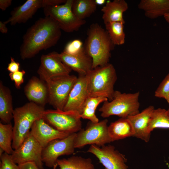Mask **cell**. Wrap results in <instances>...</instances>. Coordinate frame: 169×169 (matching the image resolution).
Returning <instances> with one entry per match:
<instances>
[{
	"instance_id": "d4e9b609",
	"label": "cell",
	"mask_w": 169,
	"mask_h": 169,
	"mask_svg": "<svg viewBox=\"0 0 169 169\" xmlns=\"http://www.w3.org/2000/svg\"><path fill=\"white\" fill-rule=\"evenodd\" d=\"M97 5L95 0H73L72 9L77 18L84 20L94 13Z\"/></svg>"
},
{
	"instance_id": "f35d334b",
	"label": "cell",
	"mask_w": 169,
	"mask_h": 169,
	"mask_svg": "<svg viewBox=\"0 0 169 169\" xmlns=\"http://www.w3.org/2000/svg\"><path fill=\"white\" fill-rule=\"evenodd\" d=\"M95 1L97 5L103 4L106 2L105 0H95Z\"/></svg>"
},
{
	"instance_id": "e0dca14e",
	"label": "cell",
	"mask_w": 169,
	"mask_h": 169,
	"mask_svg": "<svg viewBox=\"0 0 169 169\" xmlns=\"http://www.w3.org/2000/svg\"><path fill=\"white\" fill-rule=\"evenodd\" d=\"M40 8H43L42 0H27L22 5L15 7L10 13L11 16L3 22L11 25L26 23Z\"/></svg>"
},
{
	"instance_id": "60d3db41",
	"label": "cell",
	"mask_w": 169,
	"mask_h": 169,
	"mask_svg": "<svg viewBox=\"0 0 169 169\" xmlns=\"http://www.w3.org/2000/svg\"><path fill=\"white\" fill-rule=\"evenodd\" d=\"M167 101L168 103L169 104V96L168 100H167ZM167 112H168V114H169V108H168V110H167Z\"/></svg>"
},
{
	"instance_id": "7c38bea8",
	"label": "cell",
	"mask_w": 169,
	"mask_h": 169,
	"mask_svg": "<svg viewBox=\"0 0 169 169\" xmlns=\"http://www.w3.org/2000/svg\"><path fill=\"white\" fill-rule=\"evenodd\" d=\"M88 152L95 156L106 169H128L125 156L113 146L91 145Z\"/></svg>"
},
{
	"instance_id": "8fae6325",
	"label": "cell",
	"mask_w": 169,
	"mask_h": 169,
	"mask_svg": "<svg viewBox=\"0 0 169 169\" xmlns=\"http://www.w3.org/2000/svg\"><path fill=\"white\" fill-rule=\"evenodd\" d=\"M43 148L30 133L11 155L13 161L18 165L32 162L39 169H43L42 158Z\"/></svg>"
},
{
	"instance_id": "7a4b0ae2",
	"label": "cell",
	"mask_w": 169,
	"mask_h": 169,
	"mask_svg": "<svg viewBox=\"0 0 169 169\" xmlns=\"http://www.w3.org/2000/svg\"><path fill=\"white\" fill-rule=\"evenodd\" d=\"M87 35L84 47L86 54L92 60V69L109 63L114 45L106 30L97 23H92Z\"/></svg>"
},
{
	"instance_id": "4316f807",
	"label": "cell",
	"mask_w": 169,
	"mask_h": 169,
	"mask_svg": "<svg viewBox=\"0 0 169 169\" xmlns=\"http://www.w3.org/2000/svg\"><path fill=\"white\" fill-rule=\"evenodd\" d=\"M13 137V127L11 123H0V148L4 152L12 155L14 150L12 147Z\"/></svg>"
},
{
	"instance_id": "f1b7e54d",
	"label": "cell",
	"mask_w": 169,
	"mask_h": 169,
	"mask_svg": "<svg viewBox=\"0 0 169 169\" xmlns=\"http://www.w3.org/2000/svg\"><path fill=\"white\" fill-rule=\"evenodd\" d=\"M124 24L120 22H110L105 24V30L114 45H120L125 43V34L124 31Z\"/></svg>"
},
{
	"instance_id": "f546056e",
	"label": "cell",
	"mask_w": 169,
	"mask_h": 169,
	"mask_svg": "<svg viewBox=\"0 0 169 169\" xmlns=\"http://www.w3.org/2000/svg\"><path fill=\"white\" fill-rule=\"evenodd\" d=\"M63 52L73 55L85 53L82 42L79 39H75L69 42L65 46Z\"/></svg>"
},
{
	"instance_id": "d6986e66",
	"label": "cell",
	"mask_w": 169,
	"mask_h": 169,
	"mask_svg": "<svg viewBox=\"0 0 169 169\" xmlns=\"http://www.w3.org/2000/svg\"><path fill=\"white\" fill-rule=\"evenodd\" d=\"M54 54L61 61L72 70L80 75H86L92 69L91 59L86 53L73 55L64 53L54 52Z\"/></svg>"
},
{
	"instance_id": "74e56055",
	"label": "cell",
	"mask_w": 169,
	"mask_h": 169,
	"mask_svg": "<svg viewBox=\"0 0 169 169\" xmlns=\"http://www.w3.org/2000/svg\"><path fill=\"white\" fill-rule=\"evenodd\" d=\"M0 31L3 34L7 33L8 32V28L6 26V24L3 22L0 21Z\"/></svg>"
},
{
	"instance_id": "9a60e30c",
	"label": "cell",
	"mask_w": 169,
	"mask_h": 169,
	"mask_svg": "<svg viewBox=\"0 0 169 169\" xmlns=\"http://www.w3.org/2000/svg\"><path fill=\"white\" fill-rule=\"evenodd\" d=\"M71 70L53 52L41 56L40 64L37 73L39 76L44 75L52 77L69 74Z\"/></svg>"
},
{
	"instance_id": "d590c367",
	"label": "cell",
	"mask_w": 169,
	"mask_h": 169,
	"mask_svg": "<svg viewBox=\"0 0 169 169\" xmlns=\"http://www.w3.org/2000/svg\"><path fill=\"white\" fill-rule=\"evenodd\" d=\"M65 0H42L43 8L49 6L60 5L65 3Z\"/></svg>"
},
{
	"instance_id": "484cf974",
	"label": "cell",
	"mask_w": 169,
	"mask_h": 169,
	"mask_svg": "<svg viewBox=\"0 0 169 169\" xmlns=\"http://www.w3.org/2000/svg\"><path fill=\"white\" fill-rule=\"evenodd\" d=\"M108 100L105 97L89 96L84 105L82 112L80 115L81 118L88 119L94 123L99 122V119L95 114V110L101 103Z\"/></svg>"
},
{
	"instance_id": "9c48e42d",
	"label": "cell",
	"mask_w": 169,
	"mask_h": 169,
	"mask_svg": "<svg viewBox=\"0 0 169 169\" xmlns=\"http://www.w3.org/2000/svg\"><path fill=\"white\" fill-rule=\"evenodd\" d=\"M80 115L73 111L47 110L43 119L49 124L61 131L72 134L82 129Z\"/></svg>"
},
{
	"instance_id": "cb8c5ba5",
	"label": "cell",
	"mask_w": 169,
	"mask_h": 169,
	"mask_svg": "<svg viewBox=\"0 0 169 169\" xmlns=\"http://www.w3.org/2000/svg\"><path fill=\"white\" fill-rule=\"evenodd\" d=\"M56 163L59 169H96L90 158L80 156L58 159Z\"/></svg>"
},
{
	"instance_id": "8992f818",
	"label": "cell",
	"mask_w": 169,
	"mask_h": 169,
	"mask_svg": "<svg viewBox=\"0 0 169 169\" xmlns=\"http://www.w3.org/2000/svg\"><path fill=\"white\" fill-rule=\"evenodd\" d=\"M48 89V102L55 109L63 110L77 77L69 74L49 77L39 76Z\"/></svg>"
},
{
	"instance_id": "7402d4cb",
	"label": "cell",
	"mask_w": 169,
	"mask_h": 169,
	"mask_svg": "<svg viewBox=\"0 0 169 169\" xmlns=\"http://www.w3.org/2000/svg\"><path fill=\"white\" fill-rule=\"evenodd\" d=\"M12 98L10 89L0 82V118L5 124L11 123L13 119Z\"/></svg>"
},
{
	"instance_id": "8d00e7d4",
	"label": "cell",
	"mask_w": 169,
	"mask_h": 169,
	"mask_svg": "<svg viewBox=\"0 0 169 169\" xmlns=\"http://www.w3.org/2000/svg\"><path fill=\"white\" fill-rule=\"evenodd\" d=\"M12 0H0V8L2 11H5L12 4Z\"/></svg>"
},
{
	"instance_id": "4fadbf2b",
	"label": "cell",
	"mask_w": 169,
	"mask_h": 169,
	"mask_svg": "<svg viewBox=\"0 0 169 169\" xmlns=\"http://www.w3.org/2000/svg\"><path fill=\"white\" fill-rule=\"evenodd\" d=\"M89 96L86 76L79 75L69 93L63 110L75 111L81 115Z\"/></svg>"
},
{
	"instance_id": "2e32d148",
	"label": "cell",
	"mask_w": 169,
	"mask_h": 169,
	"mask_svg": "<svg viewBox=\"0 0 169 169\" xmlns=\"http://www.w3.org/2000/svg\"><path fill=\"white\" fill-rule=\"evenodd\" d=\"M154 109V106L150 105L139 113L127 118L134 129L133 136L140 139L146 142L149 141L151 132L148 129L149 124Z\"/></svg>"
},
{
	"instance_id": "44dd1931",
	"label": "cell",
	"mask_w": 169,
	"mask_h": 169,
	"mask_svg": "<svg viewBox=\"0 0 169 169\" xmlns=\"http://www.w3.org/2000/svg\"><path fill=\"white\" fill-rule=\"evenodd\" d=\"M138 7L146 17L155 19L169 13V0H141Z\"/></svg>"
},
{
	"instance_id": "d6a6232c",
	"label": "cell",
	"mask_w": 169,
	"mask_h": 169,
	"mask_svg": "<svg viewBox=\"0 0 169 169\" xmlns=\"http://www.w3.org/2000/svg\"><path fill=\"white\" fill-rule=\"evenodd\" d=\"M25 73V71L23 70L9 73V77L11 80L14 82L15 86L17 89H19L21 85L23 83L24 76Z\"/></svg>"
},
{
	"instance_id": "52a82bcc",
	"label": "cell",
	"mask_w": 169,
	"mask_h": 169,
	"mask_svg": "<svg viewBox=\"0 0 169 169\" xmlns=\"http://www.w3.org/2000/svg\"><path fill=\"white\" fill-rule=\"evenodd\" d=\"M108 122L107 119L96 123L90 121L85 129L76 133L75 148H80L89 144L101 146L113 141L109 135Z\"/></svg>"
},
{
	"instance_id": "277c9868",
	"label": "cell",
	"mask_w": 169,
	"mask_h": 169,
	"mask_svg": "<svg viewBox=\"0 0 169 169\" xmlns=\"http://www.w3.org/2000/svg\"><path fill=\"white\" fill-rule=\"evenodd\" d=\"M89 96L113 98L114 85L117 79L115 69L109 63L92 69L86 75Z\"/></svg>"
},
{
	"instance_id": "5b68a950",
	"label": "cell",
	"mask_w": 169,
	"mask_h": 169,
	"mask_svg": "<svg viewBox=\"0 0 169 169\" xmlns=\"http://www.w3.org/2000/svg\"><path fill=\"white\" fill-rule=\"evenodd\" d=\"M139 91L126 93L115 90L113 99L104 102L99 109L101 116L105 118L115 115L120 118H127L139 113Z\"/></svg>"
},
{
	"instance_id": "1f68e13d",
	"label": "cell",
	"mask_w": 169,
	"mask_h": 169,
	"mask_svg": "<svg viewBox=\"0 0 169 169\" xmlns=\"http://www.w3.org/2000/svg\"><path fill=\"white\" fill-rule=\"evenodd\" d=\"M0 157V169H19L18 165L13 161L11 155L4 152Z\"/></svg>"
},
{
	"instance_id": "6da1fadb",
	"label": "cell",
	"mask_w": 169,
	"mask_h": 169,
	"mask_svg": "<svg viewBox=\"0 0 169 169\" xmlns=\"http://www.w3.org/2000/svg\"><path fill=\"white\" fill-rule=\"evenodd\" d=\"M61 30L56 21L50 17L38 19L23 36L20 50L21 58H33L41 51L54 46L60 38Z\"/></svg>"
},
{
	"instance_id": "ab89813d",
	"label": "cell",
	"mask_w": 169,
	"mask_h": 169,
	"mask_svg": "<svg viewBox=\"0 0 169 169\" xmlns=\"http://www.w3.org/2000/svg\"><path fill=\"white\" fill-rule=\"evenodd\" d=\"M164 17L166 21L169 23V13L165 14L164 16Z\"/></svg>"
},
{
	"instance_id": "3957f363",
	"label": "cell",
	"mask_w": 169,
	"mask_h": 169,
	"mask_svg": "<svg viewBox=\"0 0 169 169\" xmlns=\"http://www.w3.org/2000/svg\"><path fill=\"white\" fill-rule=\"evenodd\" d=\"M45 110L44 107L32 102L14 109L12 144L14 150L17 149L29 135L34 122L43 118Z\"/></svg>"
},
{
	"instance_id": "603a6c76",
	"label": "cell",
	"mask_w": 169,
	"mask_h": 169,
	"mask_svg": "<svg viewBox=\"0 0 169 169\" xmlns=\"http://www.w3.org/2000/svg\"><path fill=\"white\" fill-rule=\"evenodd\" d=\"M109 135L113 141L133 136V127L127 118H120L111 123L108 127Z\"/></svg>"
},
{
	"instance_id": "30bf717a",
	"label": "cell",
	"mask_w": 169,
	"mask_h": 169,
	"mask_svg": "<svg viewBox=\"0 0 169 169\" xmlns=\"http://www.w3.org/2000/svg\"><path fill=\"white\" fill-rule=\"evenodd\" d=\"M76 134H71L65 138L54 140L43 148L42 160L46 166L53 167L59 156L74 153Z\"/></svg>"
},
{
	"instance_id": "83f0119b",
	"label": "cell",
	"mask_w": 169,
	"mask_h": 169,
	"mask_svg": "<svg viewBox=\"0 0 169 169\" xmlns=\"http://www.w3.org/2000/svg\"><path fill=\"white\" fill-rule=\"evenodd\" d=\"M158 128L169 129V114L167 110L161 108L154 109L149 124L151 132Z\"/></svg>"
},
{
	"instance_id": "836d02e7",
	"label": "cell",
	"mask_w": 169,
	"mask_h": 169,
	"mask_svg": "<svg viewBox=\"0 0 169 169\" xmlns=\"http://www.w3.org/2000/svg\"><path fill=\"white\" fill-rule=\"evenodd\" d=\"M10 62L8 64L7 69L10 73H14L19 70L20 64L16 62L14 58L10 57Z\"/></svg>"
},
{
	"instance_id": "ba28073f",
	"label": "cell",
	"mask_w": 169,
	"mask_h": 169,
	"mask_svg": "<svg viewBox=\"0 0 169 169\" xmlns=\"http://www.w3.org/2000/svg\"><path fill=\"white\" fill-rule=\"evenodd\" d=\"M73 0H66L63 4L43 8L45 17H49L58 23L61 30L67 33L78 30L86 23L77 18L72 9Z\"/></svg>"
},
{
	"instance_id": "ac0fdd59",
	"label": "cell",
	"mask_w": 169,
	"mask_h": 169,
	"mask_svg": "<svg viewBox=\"0 0 169 169\" xmlns=\"http://www.w3.org/2000/svg\"><path fill=\"white\" fill-rule=\"evenodd\" d=\"M25 94L30 102L44 107L48 102V92L44 81L36 76H33L24 88Z\"/></svg>"
},
{
	"instance_id": "5bb4252c",
	"label": "cell",
	"mask_w": 169,
	"mask_h": 169,
	"mask_svg": "<svg viewBox=\"0 0 169 169\" xmlns=\"http://www.w3.org/2000/svg\"><path fill=\"white\" fill-rule=\"evenodd\" d=\"M30 133L43 148L52 141L65 138L71 134L58 131L49 124L43 118L34 122Z\"/></svg>"
},
{
	"instance_id": "4dcf8cb0",
	"label": "cell",
	"mask_w": 169,
	"mask_h": 169,
	"mask_svg": "<svg viewBox=\"0 0 169 169\" xmlns=\"http://www.w3.org/2000/svg\"><path fill=\"white\" fill-rule=\"evenodd\" d=\"M155 96L163 98L166 101L169 96V73L166 76L155 92Z\"/></svg>"
},
{
	"instance_id": "ffe728a7",
	"label": "cell",
	"mask_w": 169,
	"mask_h": 169,
	"mask_svg": "<svg viewBox=\"0 0 169 169\" xmlns=\"http://www.w3.org/2000/svg\"><path fill=\"white\" fill-rule=\"evenodd\" d=\"M128 5L124 0H114L106 2L101 9L102 18L105 24L112 22L125 23L123 14L128 9Z\"/></svg>"
},
{
	"instance_id": "e575fe53",
	"label": "cell",
	"mask_w": 169,
	"mask_h": 169,
	"mask_svg": "<svg viewBox=\"0 0 169 169\" xmlns=\"http://www.w3.org/2000/svg\"><path fill=\"white\" fill-rule=\"evenodd\" d=\"M18 166L19 169H39L36 165L34 162H29L19 165ZM58 165L56 163L53 167V169H56Z\"/></svg>"
}]
</instances>
